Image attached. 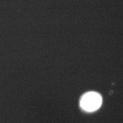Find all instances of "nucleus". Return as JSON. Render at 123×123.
<instances>
[{
    "label": "nucleus",
    "instance_id": "f257e3e1",
    "mask_svg": "<svg viewBox=\"0 0 123 123\" xmlns=\"http://www.w3.org/2000/svg\"><path fill=\"white\" fill-rule=\"evenodd\" d=\"M102 98L99 94L95 92H89L84 95L81 101V105L86 111H93L99 108Z\"/></svg>",
    "mask_w": 123,
    "mask_h": 123
}]
</instances>
